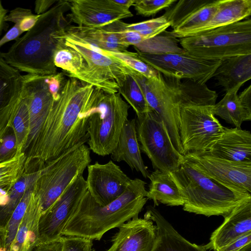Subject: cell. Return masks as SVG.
<instances>
[{"label": "cell", "mask_w": 251, "mask_h": 251, "mask_svg": "<svg viewBox=\"0 0 251 251\" xmlns=\"http://www.w3.org/2000/svg\"><path fill=\"white\" fill-rule=\"evenodd\" d=\"M93 85L74 77L64 81L59 98L25 153V168H41L45 163L76 145L87 136Z\"/></svg>", "instance_id": "1"}, {"label": "cell", "mask_w": 251, "mask_h": 251, "mask_svg": "<svg viewBox=\"0 0 251 251\" xmlns=\"http://www.w3.org/2000/svg\"><path fill=\"white\" fill-rule=\"evenodd\" d=\"M146 184L141 179H132L121 196L104 206L97 203L87 191L62 235L100 240L109 230L138 217L148 200Z\"/></svg>", "instance_id": "2"}, {"label": "cell", "mask_w": 251, "mask_h": 251, "mask_svg": "<svg viewBox=\"0 0 251 251\" xmlns=\"http://www.w3.org/2000/svg\"><path fill=\"white\" fill-rule=\"evenodd\" d=\"M133 75L150 107L163 122L175 148L183 155L179 137L180 107L190 104L213 105L218 97L217 93L206 84L168 77L160 73L152 78H146L138 73Z\"/></svg>", "instance_id": "3"}, {"label": "cell", "mask_w": 251, "mask_h": 251, "mask_svg": "<svg viewBox=\"0 0 251 251\" xmlns=\"http://www.w3.org/2000/svg\"><path fill=\"white\" fill-rule=\"evenodd\" d=\"M58 5L42 14L35 25L19 37L8 50L1 52L4 60L19 72L49 75L56 73L53 54L57 40L54 32L62 26Z\"/></svg>", "instance_id": "4"}, {"label": "cell", "mask_w": 251, "mask_h": 251, "mask_svg": "<svg viewBox=\"0 0 251 251\" xmlns=\"http://www.w3.org/2000/svg\"><path fill=\"white\" fill-rule=\"evenodd\" d=\"M170 174L182 195L183 209L190 213L225 218L236 207L251 200V197L233 191L206 176L185 159Z\"/></svg>", "instance_id": "5"}, {"label": "cell", "mask_w": 251, "mask_h": 251, "mask_svg": "<svg viewBox=\"0 0 251 251\" xmlns=\"http://www.w3.org/2000/svg\"><path fill=\"white\" fill-rule=\"evenodd\" d=\"M129 107L119 92L109 94L95 87L88 111L90 150L102 156L111 154L128 120Z\"/></svg>", "instance_id": "6"}, {"label": "cell", "mask_w": 251, "mask_h": 251, "mask_svg": "<svg viewBox=\"0 0 251 251\" xmlns=\"http://www.w3.org/2000/svg\"><path fill=\"white\" fill-rule=\"evenodd\" d=\"M88 136L71 149L44 164L39 169L34 190L40 201L42 214L48 210L91 161L85 143Z\"/></svg>", "instance_id": "7"}, {"label": "cell", "mask_w": 251, "mask_h": 251, "mask_svg": "<svg viewBox=\"0 0 251 251\" xmlns=\"http://www.w3.org/2000/svg\"><path fill=\"white\" fill-rule=\"evenodd\" d=\"M54 36L62 39L66 46L77 51L84 59L86 71L79 80L107 93L118 92L127 76L137 73L67 28L61 27Z\"/></svg>", "instance_id": "8"}, {"label": "cell", "mask_w": 251, "mask_h": 251, "mask_svg": "<svg viewBox=\"0 0 251 251\" xmlns=\"http://www.w3.org/2000/svg\"><path fill=\"white\" fill-rule=\"evenodd\" d=\"M182 48L196 57L223 61L251 54V20L220 27L202 33L180 38Z\"/></svg>", "instance_id": "9"}, {"label": "cell", "mask_w": 251, "mask_h": 251, "mask_svg": "<svg viewBox=\"0 0 251 251\" xmlns=\"http://www.w3.org/2000/svg\"><path fill=\"white\" fill-rule=\"evenodd\" d=\"M140 149L150 159L154 169L171 173L179 168L183 155L175 148L166 127L152 110L136 117Z\"/></svg>", "instance_id": "10"}, {"label": "cell", "mask_w": 251, "mask_h": 251, "mask_svg": "<svg viewBox=\"0 0 251 251\" xmlns=\"http://www.w3.org/2000/svg\"><path fill=\"white\" fill-rule=\"evenodd\" d=\"M213 105H186L180 109L179 137L183 155L208 151L224 132Z\"/></svg>", "instance_id": "11"}, {"label": "cell", "mask_w": 251, "mask_h": 251, "mask_svg": "<svg viewBox=\"0 0 251 251\" xmlns=\"http://www.w3.org/2000/svg\"><path fill=\"white\" fill-rule=\"evenodd\" d=\"M138 56L163 75L177 79H187L205 84L221 63L194 56L188 51L151 54L137 52Z\"/></svg>", "instance_id": "12"}, {"label": "cell", "mask_w": 251, "mask_h": 251, "mask_svg": "<svg viewBox=\"0 0 251 251\" xmlns=\"http://www.w3.org/2000/svg\"><path fill=\"white\" fill-rule=\"evenodd\" d=\"M183 157L206 176L233 191L251 197V161L224 159L206 152L188 153Z\"/></svg>", "instance_id": "13"}, {"label": "cell", "mask_w": 251, "mask_h": 251, "mask_svg": "<svg viewBox=\"0 0 251 251\" xmlns=\"http://www.w3.org/2000/svg\"><path fill=\"white\" fill-rule=\"evenodd\" d=\"M87 191L83 175L76 177L39 221L40 243L59 240L65 226Z\"/></svg>", "instance_id": "14"}, {"label": "cell", "mask_w": 251, "mask_h": 251, "mask_svg": "<svg viewBox=\"0 0 251 251\" xmlns=\"http://www.w3.org/2000/svg\"><path fill=\"white\" fill-rule=\"evenodd\" d=\"M87 171V191L101 206L106 205L121 196L132 180L111 160L105 164L96 162L89 165Z\"/></svg>", "instance_id": "15"}, {"label": "cell", "mask_w": 251, "mask_h": 251, "mask_svg": "<svg viewBox=\"0 0 251 251\" xmlns=\"http://www.w3.org/2000/svg\"><path fill=\"white\" fill-rule=\"evenodd\" d=\"M69 19L77 26L98 27L133 16L130 10L119 5L116 0H75L67 1Z\"/></svg>", "instance_id": "16"}, {"label": "cell", "mask_w": 251, "mask_h": 251, "mask_svg": "<svg viewBox=\"0 0 251 251\" xmlns=\"http://www.w3.org/2000/svg\"><path fill=\"white\" fill-rule=\"evenodd\" d=\"M47 76L23 75L21 93L27 100L29 117V133L25 153L45 122L54 100L45 81Z\"/></svg>", "instance_id": "17"}, {"label": "cell", "mask_w": 251, "mask_h": 251, "mask_svg": "<svg viewBox=\"0 0 251 251\" xmlns=\"http://www.w3.org/2000/svg\"><path fill=\"white\" fill-rule=\"evenodd\" d=\"M156 239V226L144 216L135 217L119 227L106 251H152Z\"/></svg>", "instance_id": "18"}, {"label": "cell", "mask_w": 251, "mask_h": 251, "mask_svg": "<svg viewBox=\"0 0 251 251\" xmlns=\"http://www.w3.org/2000/svg\"><path fill=\"white\" fill-rule=\"evenodd\" d=\"M251 232V200L234 208L211 234L206 250L219 249Z\"/></svg>", "instance_id": "19"}, {"label": "cell", "mask_w": 251, "mask_h": 251, "mask_svg": "<svg viewBox=\"0 0 251 251\" xmlns=\"http://www.w3.org/2000/svg\"><path fill=\"white\" fill-rule=\"evenodd\" d=\"M216 157L238 162L251 161V134L241 128L224 127L222 136L206 151Z\"/></svg>", "instance_id": "20"}, {"label": "cell", "mask_w": 251, "mask_h": 251, "mask_svg": "<svg viewBox=\"0 0 251 251\" xmlns=\"http://www.w3.org/2000/svg\"><path fill=\"white\" fill-rule=\"evenodd\" d=\"M110 155L113 161H124L132 170L140 173L145 178L149 177L150 174L142 159L138 140L136 119L125 122L117 144Z\"/></svg>", "instance_id": "21"}, {"label": "cell", "mask_w": 251, "mask_h": 251, "mask_svg": "<svg viewBox=\"0 0 251 251\" xmlns=\"http://www.w3.org/2000/svg\"><path fill=\"white\" fill-rule=\"evenodd\" d=\"M144 216L156 224V239L152 251H206L204 246L183 237L153 207L148 206Z\"/></svg>", "instance_id": "22"}, {"label": "cell", "mask_w": 251, "mask_h": 251, "mask_svg": "<svg viewBox=\"0 0 251 251\" xmlns=\"http://www.w3.org/2000/svg\"><path fill=\"white\" fill-rule=\"evenodd\" d=\"M251 14V0H221L218 8L207 22L179 35L176 39L195 36L240 22L250 17Z\"/></svg>", "instance_id": "23"}, {"label": "cell", "mask_w": 251, "mask_h": 251, "mask_svg": "<svg viewBox=\"0 0 251 251\" xmlns=\"http://www.w3.org/2000/svg\"><path fill=\"white\" fill-rule=\"evenodd\" d=\"M41 214L40 201L33 186L26 212L9 251H32L40 243L39 221Z\"/></svg>", "instance_id": "24"}, {"label": "cell", "mask_w": 251, "mask_h": 251, "mask_svg": "<svg viewBox=\"0 0 251 251\" xmlns=\"http://www.w3.org/2000/svg\"><path fill=\"white\" fill-rule=\"evenodd\" d=\"M213 77L217 85L224 88L226 93L238 91L251 78V54L229 57L221 61Z\"/></svg>", "instance_id": "25"}, {"label": "cell", "mask_w": 251, "mask_h": 251, "mask_svg": "<svg viewBox=\"0 0 251 251\" xmlns=\"http://www.w3.org/2000/svg\"><path fill=\"white\" fill-rule=\"evenodd\" d=\"M126 23L118 20L98 27L72 26L67 28L90 44L101 50L113 52L126 50L129 46L121 41L119 32Z\"/></svg>", "instance_id": "26"}, {"label": "cell", "mask_w": 251, "mask_h": 251, "mask_svg": "<svg viewBox=\"0 0 251 251\" xmlns=\"http://www.w3.org/2000/svg\"><path fill=\"white\" fill-rule=\"evenodd\" d=\"M150 180L147 198L154 202V206L162 203L169 206L184 204L182 195L170 173L155 170L150 174Z\"/></svg>", "instance_id": "27"}, {"label": "cell", "mask_w": 251, "mask_h": 251, "mask_svg": "<svg viewBox=\"0 0 251 251\" xmlns=\"http://www.w3.org/2000/svg\"><path fill=\"white\" fill-rule=\"evenodd\" d=\"M237 90L226 93L223 98L213 105L214 115L218 116L226 123L241 128L242 123L251 120L249 112L241 102Z\"/></svg>", "instance_id": "28"}, {"label": "cell", "mask_w": 251, "mask_h": 251, "mask_svg": "<svg viewBox=\"0 0 251 251\" xmlns=\"http://www.w3.org/2000/svg\"><path fill=\"white\" fill-rule=\"evenodd\" d=\"M53 37L57 40L53 54L54 66L68 73L69 76L79 80L86 70L84 59L77 51L66 46L62 39L54 37V34Z\"/></svg>", "instance_id": "29"}, {"label": "cell", "mask_w": 251, "mask_h": 251, "mask_svg": "<svg viewBox=\"0 0 251 251\" xmlns=\"http://www.w3.org/2000/svg\"><path fill=\"white\" fill-rule=\"evenodd\" d=\"M0 51V110L19 97L23 75L4 60Z\"/></svg>", "instance_id": "30"}, {"label": "cell", "mask_w": 251, "mask_h": 251, "mask_svg": "<svg viewBox=\"0 0 251 251\" xmlns=\"http://www.w3.org/2000/svg\"><path fill=\"white\" fill-rule=\"evenodd\" d=\"M221 0L207 1L181 19L173 29L165 32L167 36L176 39L180 34L197 28L207 22L217 10Z\"/></svg>", "instance_id": "31"}, {"label": "cell", "mask_w": 251, "mask_h": 251, "mask_svg": "<svg viewBox=\"0 0 251 251\" xmlns=\"http://www.w3.org/2000/svg\"><path fill=\"white\" fill-rule=\"evenodd\" d=\"M10 122L16 138L17 153L25 152L29 133V117L27 100L21 92L13 106Z\"/></svg>", "instance_id": "32"}, {"label": "cell", "mask_w": 251, "mask_h": 251, "mask_svg": "<svg viewBox=\"0 0 251 251\" xmlns=\"http://www.w3.org/2000/svg\"><path fill=\"white\" fill-rule=\"evenodd\" d=\"M39 169L28 172L25 171L15 183L9 193L6 205L0 207V227L4 229L14 210L21 201L27 189L33 185L37 177Z\"/></svg>", "instance_id": "33"}, {"label": "cell", "mask_w": 251, "mask_h": 251, "mask_svg": "<svg viewBox=\"0 0 251 251\" xmlns=\"http://www.w3.org/2000/svg\"><path fill=\"white\" fill-rule=\"evenodd\" d=\"M134 75V74H133ZM118 92L139 117L151 110L143 91L133 75L127 76Z\"/></svg>", "instance_id": "34"}, {"label": "cell", "mask_w": 251, "mask_h": 251, "mask_svg": "<svg viewBox=\"0 0 251 251\" xmlns=\"http://www.w3.org/2000/svg\"><path fill=\"white\" fill-rule=\"evenodd\" d=\"M26 156L18 152L10 160L0 163V188L11 189L25 171Z\"/></svg>", "instance_id": "35"}, {"label": "cell", "mask_w": 251, "mask_h": 251, "mask_svg": "<svg viewBox=\"0 0 251 251\" xmlns=\"http://www.w3.org/2000/svg\"><path fill=\"white\" fill-rule=\"evenodd\" d=\"M34 183L25 192L21 201L14 210L7 225L4 228V248L9 251L10 246L14 240L18 229L24 218L33 189Z\"/></svg>", "instance_id": "36"}, {"label": "cell", "mask_w": 251, "mask_h": 251, "mask_svg": "<svg viewBox=\"0 0 251 251\" xmlns=\"http://www.w3.org/2000/svg\"><path fill=\"white\" fill-rule=\"evenodd\" d=\"M103 51L106 54L121 61L133 70L146 78H152L158 75L159 72L140 59L137 52L127 50L122 52H113L104 50Z\"/></svg>", "instance_id": "37"}, {"label": "cell", "mask_w": 251, "mask_h": 251, "mask_svg": "<svg viewBox=\"0 0 251 251\" xmlns=\"http://www.w3.org/2000/svg\"><path fill=\"white\" fill-rule=\"evenodd\" d=\"M207 0H182L176 1L173 7L168 8V10L163 15L171 24L172 28L185 17L193 11L202 5Z\"/></svg>", "instance_id": "38"}, {"label": "cell", "mask_w": 251, "mask_h": 251, "mask_svg": "<svg viewBox=\"0 0 251 251\" xmlns=\"http://www.w3.org/2000/svg\"><path fill=\"white\" fill-rule=\"evenodd\" d=\"M17 153L16 138L12 126L0 130V163L12 158Z\"/></svg>", "instance_id": "39"}, {"label": "cell", "mask_w": 251, "mask_h": 251, "mask_svg": "<svg viewBox=\"0 0 251 251\" xmlns=\"http://www.w3.org/2000/svg\"><path fill=\"white\" fill-rule=\"evenodd\" d=\"M176 0H135L133 6L137 15L144 17L154 16L160 11L169 8Z\"/></svg>", "instance_id": "40"}, {"label": "cell", "mask_w": 251, "mask_h": 251, "mask_svg": "<svg viewBox=\"0 0 251 251\" xmlns=\"http://www.w3.org/2000/svg\"><path fill=\"white\" fill-rule=\"evenodd\" d=\"M61 251H92V240L73 236H62Z\"/></svg>", "instance_id": "41"}, {"label": "cell", "mask_w": 251, "mask_h": 251, "mask_svg": "<svg viewBox=\"0 0 251 251\" xmlns=\"http://www.w3.org/2000/svg\"><path fill=\"white\" fill-rule=\"evenodd\" d=\"M170 23L162 15L161 17L133 24H127L126 29L128 30L141 32L151 30Z\"/></svg>", "instance_id": "42"}, {"label": "cell", "mask_w": 251, "mask_h": 251, "mask_svg": "<svg viewBox=\"0 0 251 251\" xmlns=\"http://www.w3.org/2000/svg\"><path fill=\"white\" fill-rule=\"evenodd\" d=\"M45 81L53 100L54 101L57 100L60 97L61 90L65 81L63 73H56L47 75Z\"/></svg>", "instance_id": "43"}, {"label": "cell", "mask_w": 251, "mask_h": 251, "mask_svg": "<svg viewBox=\"0 0 251 251\" xmlns=\"http://www.w3.org/2000/svg\"><path fill=\"white\" fill-rule=\"evenodd\" d=\"M214 251H251V232Z\"/></svg>", "instance_id": "44"}, {"label": "cell", "mask_w": 251, "mask_h": 251, "mask_svg": "<svg viewBox=\"0 0 251 251\" xmlns=\"http://www.w3.org/2000/svg\"><path fill=\"white\" fill-rule=\"evenodd\" d=\"M126 24L119 32L120 40L124 44L128 46L130 45L134 46L146 40L139 33L126 30Z\"/></svg>", "instance_id": "45"}, {"label": "cell", "mask_w": 251, "mask_h": 251, "mask_svg": "<svg viewBox=\"0 0 251 251\" xmlns=\"http://www.w3.org/2000/svg\"><path fill=\"white\" fill-rule=\"evenodd\" d=\"M31 14H32V11L29 9L16 7L6 15L4 21L5 23L7 22H12L19 25L25 18Z\"/></svg>", "instance_id": "46"}, {"label": "cell", "mask_w": 251, "mask_h": 251, "mask_svg": "<svg viewBox=\"0 0 251 251\" xmlns=\"http://www.w3.org/2000/svg\"><path fill=\"white\" fill-rule=\"evenodd\" d=\"M62 246V237L58 240L40 243L32 251H61Z\"/></svg>", "instance_id": "47"}, {"label": "cell", "mask_w": 251, "mask_h": 251, "mask_svg": "<svg viewBox=\"0 0 251 251\" xmlns=\"http://www.w3.org/2000/svg\"><path fill=\"white\" fill-rule=\"evenodd\" d=\"M24 32L20 29L18 25H14L0 39V48L10 41L17 40Z\"/></svg>", "instance_id": "48"}, {"label": "cell", "mask_w": 251, "mask_h": 251, "mask_svg": "<svg viewBox=\"0 0 251 251\" xmlns=\"http://www.w3.org/2000/svg\"><path fill=\"white\" fill-rule=\"evenodd\" d=\"M41 15L32 13L26 16L20 24L19 25L20 29L23 32L28 31L35 25Z\"/></svg>", "instance_id": "49"}, {"label": "cell", "mask_w": 251, "mask_h": 251, "mask_svg": "<svg viewBox=\"0 0 251 251\" xmlns=\"http://www.w3.org/2000/svg\"><path fill=\"white\" fill-rule=\"evenodd\" d=\"M58 1L56 0H37L35 1L34 11L36 15L43 14Z\"/></svg>", "instance_id": "50"}, {"label": "cell", "mask_w": 251, "mask_h": 251, "mask_svg": "<svg viewBox=\"0 0 251 251\" xmlns=\"http://www.w3.org/2000/svg\"><path fill=\"white\" fill-rule=\"evenodd\" d=\"M238 96L245 108L251 113V85L245 89Z\"/></svg>", "instance_id": "51"}, {"label": "cell", "mask_w": 251, "mask_h": 251, "mask_svg": "<svg viewBox=\"0 0 251 251\" xmlns=\"http://www.w3.org/2000/svg\"><path fill=\"white\" fill-rule=\"evenodd\" d=\"M7 13V10L3 7L1 1L0 0V34L3 29L5 22L4 17Z\"/></svg>", "instance_id": "52"}, {"label": "cell", "mask_w": 251, "mask_h": 251, "mask_svg": "<svg viewBox=\"0 0 251 251\" xmlns=\"http://www.w3.org/2000/svg\"><path fill=\"white\" fill-rule=\"evenodd\" d=\"M5 233L3 228L0 227V251H7L4 248Z\"/></svg>", "instance_id": "53"}]
</instances>
